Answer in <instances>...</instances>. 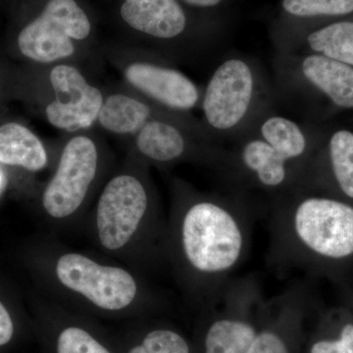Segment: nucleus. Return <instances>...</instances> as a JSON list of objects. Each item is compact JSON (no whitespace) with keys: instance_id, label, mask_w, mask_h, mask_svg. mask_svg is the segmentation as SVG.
Segmentation results:
<instances>
[{"instance_id":"1","label":"nucleus","mask_w":353,"mask_h":353,"mask_svg":"<svg viewBox=\"0 0 353 353\" xmlns=\"http://www.w3.org/2000/svg\"><path fill=\"white\" fill-rule=\"evenodd\" d=\"M250 241V218L241 202L176 183L167 220V261L190 301H217Z\"/></svg>"},{"instance_id":"2","label":"nucleus","mask_w":353,"mask_h":353,"mask_svg":"<svg viewBox=\"0 0 353 353\" xmlns=\"http://www.w3.org/2000/svg\"><path fill=\"white\" fill-rule=\"evenodd\" d=\"M148 166L129 158L103 183L88 219L95 248L141 274L167 261V220Z\"/></svg>"},{"instance_id":"3","label":"nucleus","mask_w":353,"mask_h":353,"mask_svg":"<svg viewBox=\"0 0 353 353\" xmlns=\"http://www.w3.org/2000/svg\"><path fill=\"white\" fill-rule=\"evenodd\" d=\"M43 270L52 301L104 314H125L163 301L131 267L102 261L53 240L46 250Z\"/></svg>"},{"instance_id":"4","label":"nucleus","mask_w":353,"mask_h":353,"mask_svg":"<svg viewBox=\"0 0 353 353\" xmlns=\"http://www.w3.org/2000/svg\"><path fill=\"white\" fill-rule=\"evenodd\" d=\"M272 219V255L301 268L310 259L353 256V206L332 197L296 190L281 197Z\"/></svg>"},{"instance_id":"5","label":"nucleus","mask_w":353,"mask_h":353,"mask_svg":"<svg viewBox=\"0 0 353 353\" xmlns=\"http://www.w3.org/2000/svg\"><path fill=\"white\" fill-rule=\"evenodd\" d=\"M271 101L270 87L259 65L241 55L228 57L202 92V126L214 143L236 141L270 110Z\"/></svg>"},{"instance_id":"6","label":"nucleus","mask_w":353,"mask_h":353,"mask_svg":"<svg viewBox=\"0 0 353 353\" xmlns=\"http://www.w3.org/2000/svg\"><path fill=\"white\" fill-rule=\"evenodd\" d=\"M108 164L105 150L94 137L79 134L68 139L41 194V209L53 230L83 220L95 192L105 183Z\"/></svg>"},{"instance_id":"7","label":"nucleus","mask_w":353,"mask_h":353,"mask_svg":"<svg viewBox=\"0 0 353 353\" xmlns=\"http://www.w3.org/2000/svg\"><path fill=\"white\" fill-rule=\"evenodd\" d=\"M92 32L88 14L76 0H48L18 37L21 53L32 61L57 64L75 54L76 43Z\"/></svg>"},{"instance_id":"8","label":"nucleus","mask_w":353,"mask_h":353,"mask_svg":"<svg viewBox=\"0 0 353 353\" xmlns=\"http://www.w3.org/2000/svg\"><path fill=\"white\" fill-rule=\"evenodd\" d=\"M278 85L288 94L319 92L340 108H353V67L314 53H276Z\"/></svg>"},{"instance_id":"9","label":"nucleus","mask_w":353,"mask_h":353,"mask_svg":"<svg viewBox=\"0 0 353 353\" xmlns=\"http://www.w3.org/2000/svg\"><path fill=\"white\" fill-rule=\"evenodd\" d=\"M234 150H228L223 168L233 172L243 182L281 197L301 189L304 173L301 167L288 161L268 143L245 132L236 139Z\"/></svg>"},{"instance_id":"10","label":"nucleus","mask_w":353,"mask_h":353,"mask_svg":"<svg viewBox=\"0 0 353 353\" xmlns=\"http://www.w3.org/2000/svg\"><path fill=\"white\" fill-rule=\"evenodd\" d=\"M53 99L46 108L51 126L60 131L75 132L92 126L99 119L104 95L88 83L73 65L57 63L50 73Z\"/></svg>"},{"instance_id":"11","label":"nucleus","mask_w":353,"mask_h":353,"mask_svg":"<svg viewBox=\"0 0 353 353\" xmlns=\"http://www.w3.org/2000/svg\"><path fill=\"white\" fill-rule=\"evenodd\" d=\"M123 73L134 90L166 110L187 114L201 103L202 92L196 83L179 70L160 62H131Z\"/></svg>"},{"instance_id":"12","label":"nucleus","mask_w":353,"mask_h":353,"mask_svg":"<svg viewBox=\"0 0 353 353\" xmlns=\"http://www.w3.org/2000/svg\"><path fill=\"white\" fill-rule=\"evenodd\" d=\"M123 21L134 31L158 41L182 38L189 18L178 0H123Z\"/></svg>"},{"instance_id":"13","label":"nucleus","mask_w":353,"mask_h":353,"mask_svg":"<svg viewBox=\"0 0 353 353\" xmlns=\"http://www.w3.org/2000/svg\"><path fill=\"white\" fill-rule=\"evenodd\" d=\"M278 52L314 53L353 67V21H339L307 34L282 37Z\"/></svg>"},{"instance_id":"14","label":"nucleus","mask_w":353,"mask_h":353,"mask_svg":"<svg viewBox=\"0 0 353 353\" xmlns=\"http://www.w3.org/2000/svg\"><path fill=\"white\" fill-rule=\"evenodd\" d=\"M176 113L155 105L148 99L115 92L104 97L99 126L118 136H136L148 121L157 117L176 115Z\"/></svg>"},{"instance_id":"15","label":"nucleus","mask_w":353,"mask_h":353,"mask_svg":"<svg viewBox=\"0 0 353 353\" xmlns=\"http://www.w3.org/2000/svg\"><path fill=\"white\" fill-rule=\"evenodd\" d=\"M248 132L268 143L288 161L301 167L304 171L307 169L310 139L299 123L278 115L270 109L262 114Z\"/></svg>"},{"instance_id":"16","label":"nucleus","mask_w":353,"mask_h":353,"mask_svg":"<svg viewBox=\"0 0 353 353\" xmlns=\"http://www.w3.org/2000/svg\"><path fill=\"white\" fill-rule=\"evenodd\" d=\"M0 163L39 172L48 164L46 146L27 127L7 123L0 127Z\"/></svg>"},{"instance_id":"17","label":"nucleus","mask_w":353,"mask_h":353,"mask_svg":"<svg viewBox=\"0 0 353 353\" xmlns=\"http://www.w3.org/2000/svg\"><path fill=\"white\" fill-rule=\"evenodd\" d=\"M257 333L252 323L228 312L209 326L204 338V353H248Z\"/></svg>"},{"instance_id":"18","label":"nucleus","mask_w":353,"mask_h":353,"mask_svg":"<svg viewBox=\"0 0 353 353\" xmlns=\"http://www.w3.org/2000/svg\"><path fill=\"white\" fill-rule=\"evenodd\" d=\"M327 154L334 183L343 196L353 199V132H334L327 145Z\"/></svg>"},{"instance_id":"19","label":"nucleus","mask_w":353,"mask_h":353,"mask_svg":"<svg viewBox=\"0 0 353 353\" xmlns=\"http://www.w3.org/2000/svg\"><path fill=\"white\" fill-rule=\"evenodd\" d=\"M282 9L297 20L339 17L353 13V0H282Z\"/></svg>"},{"instance_id":"20","label":"nucleus","mask_w":353,"mask_h":353,"mask_svg":"<svg viewBox=\"0 0 353 353\" xmlns=\"http://www.w3.org/2000/svg\"><path fill=\"white\" fill-rule=\"evenodd\" d=\"M57 353H111L101 341L78 325L60 330L55 343Z\"/></svg>"},{"instance_id":"21","label":"nucleus","mask_w":353,"mask_h":353,"mask_svg":"<svg viewBox=\"0 0 353 353\" xmlns=\"http://www.w3.org/2000/svg\"><path fill=\"white\" fill-rule=\"evenodd\" d=\"M128 353H190V348L185 338L173 330L155 329Z\"/></svg>"},{"instance_id":"22","label":"nucleus","mask_w":353,"mask_h":353,"mask_svg":"<svg viewBox=\"0 0 353 353\" xmlns=\"http://www.w3.org/2000/svg\"><path fill=\"white\" fill-rule=\"evenodd\" d=\"M310 353H353V324L343 326L338 340L316 341Z\"/></svg>"},{"instance_id":"23","label":"nucleus","mask_w":353,"mask_h":353,"mask_svg":"<svg viewBox=\"0 0 353 353\" xmlns=\"http://www.w3.org/2000/svg\"><path fill=\"white\" fill-rule=\"evenodd\" d=\"M248 353H290L282 336L275 331L264 330L257 333Z\"/></svg>"},{"instance_id":"24","label":"nucleus","mask_w":353,"mask_h":353,"mask_svg":"<svg viewBox=\"0 0 353 353\" xmlns=\"http://www.w3.org/2000/svg\"><path fill=\"white\" fill-rule=\"evenodd\" d=\"M14 324L6 306L0 301V345H6L12 339Z\"/></svg>"},{"instance_id":"25","label":"nucleus","mask_w":353,"mask_h":353,"mask_svg":"<svg viewBox=\"0 0 353 353\" xmlns=\"http://www.w3.org/2000/svg\"><path fill=\"white\" fill-rule=\"evenodd\" d=\"M183 3L197 8H214V7L220 6L223 0H178Z\"/></svg>"}]
</instances>
